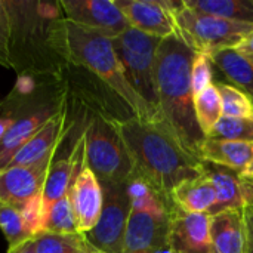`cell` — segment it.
<instances>
[{
    "instance_id": "32",
    "label": "cell",
    "mask_w": 253,
    "mask_h": 253,
    "mask_svg": "<svg viewBox=\"0 0 253 253\" xmlns=\"http://www.w3.org/2000/svg\"><path fill=\"white\" fill-rule=\"evenodd\" d=\"M9 43H10V18L4 0H0V65L10 68L9 62Z\"/></svg>"
},
{
    "instance_id": "18",
    "label": "cell",
    "mask_w": 253,
    "mask_h": 253,
    "mask_svg": "<svg viewBox=\"0 0 253 253\" xmlns=\"http://www.w3.org/2000/svg\"><path fill=\"white\" fill-rule=\"evenodd\" d=\"M212 253H248L245 209L227 211L212 216Z\"/></svg>"
},
{
    "instance_id": "13",
    "label": "cell",
    "mask_w": 253,
    "mask_h": 253,
    "mask_svg": "<svg viewBox=\"0 0 253 253\" xmlns=\"http://www.w3.org/2000/svg\"><path fill=\"white\" fill-rule=\"evenodd\" d=\"M68 104V93L25 111L22 117L9 129L6 136L0 141V170L6 169L16 151L27 144L56 113Z\"/></svg>"
},
{
    "instance_id": "39",
    "label": "cell",
    "mask_w": 253,
    "mask_h": 253,
    "mask_svg": "<svg viewBox=\"0 0 253 253\" xmlns=\"http://www.w3.org/2000/svg\"><path fill=\"white\" fill-rule=\"evenodd\" d=\"M252 208H253V203H252Z\"/></svg>"
},
{
    "instance_id": "29",
    "label": "cell",
    "mask_w": 253,
    "mask_h": 253,
    "mask_svg": "<svg viewBox=\"0 0 253 253\" xmlns=\"http://www.w3.org/2000/svg\"><path fill=\"white\" fill-rule=\"evenodd\" d=\"M206 138L253 144V119H233L222 116Z\"/></svg>"
},
{
    "instance_id": "22",
    "label": "cell",
    "mask_w": 253,
    "mask_h": 253,
    "mask_svg": "<svg viewBox=\"0 0 253 253\" xmlns=\"http://www.w3.org/2000/svg\"><path fill=\"white\" fill-rule=\"evenodd\" d=\"M211 61L225 74L231 83H234L233 86L242 89L253 99V65L245 56L231 47L212 55Z\"/></svg>"
},
{
    "instance_id": "20",
    "label": "cell",
    "mask_w": 253,
    "mask_h": 253,
    "mask_svg": "<svg viewBox=\"0 0 253 253\" xmlns=\"http://www.w3.org/2000/svg\"><path fill=\"white\" fill-rule=\"evenodd\" d=\"M205 170L215 187V196H216L215 205L209 212L211 216L227 211L248 208L245 188L237 173L219 166H213V165L208 166L206 163H205Z\"/></svg>"
},
{
    "instance_id": "12",
    "label": "cell",
    "mask_w": 253,
    "mask_h": 253,
    "mask_svg": "<svg viewBox=\"0 0 253 253\" xmlns=\"http://www.w3.org/2000/svg\"><path fill=\"white\" fill-rule=\"evenodd\" d=\"M129 25L141 33L166 39L178 34L170 0H114Z\"/></svg>"
},
{
    "instance_id": "11",
    "label": "cell",
    "mask_w": 253,
    "mask_h": 253,
    "mask_svg": "<svg viewBox=\"0 0 253 253\" xmlns=\"http://www.w3.org/2000/svg\"><path fill=\"white\" fill-rule=\"evenodd\" d=\"M56 153L30 166H13L0 170V203L18 208L40 196Z\"/></svg>"
},
{
    "instance_id": "23",
    "label": "cell",
    "mask_w": 253,
    "mask_h": 253,
    "mask_svg": "<svg viewBox=\"0 0 253 253\" xmlns=\"http://www.w3.org/2000/svg\"><path fill=\"white\" fill-rule=\"evenodd\" d=\"M188 9L228 21L253 24V0H182Z\"/></svg>"
},
{
    "instance_id": "4",
    "label": "cell",
    "mask_w": 253,
    "mask_h": 253,
    "mask_svg": "<svg viewBox=\"0 0 253 253\" xmlns=\"http://www.w3.org/2000/svg\"><path fill=\"white\" fill-rule=\"evenodd\" d=\"M65 40L70 65L86 68L95 74L130 108L135 117L142 120L160 119V114L129 84L111 39L65 19Z\"/></svg>"
},
{
    "instance_id": "8",
    "label": "cell",
    "mask_w": 253,
    "mask_h": 253,
    "mask_svg": "<svg viewBox=\"0 0 253 253\" xmlns=\"http://www.w3.org/2000/svg\"><path fill=\"white\" fill-rule=\"evenodd\" d=\"M104 203L93 230L84 234L87 243L105 253H123L125 233L132 211L127 182H101Z\"/></svg>"
},
{
    "instance_id": "33",
    "label": "cell",
    "mask_w": 253,
    "mask_h": 253,
    "mask_svg": "<svg viewBox=\"0 0 253 253\" xmlns=\"http://www.w3.org/2000/svg\"><path fill=\"white\" fill-rule=\"evenodd\" d=\"M240 182L243 184L245 188V196H246V202L248 206H252L253 203V162L240 173H237Z\"/></svg>"
},
{
    "instance_id": "28",
    "label": "cell",
    "mask_w": 253,
    "mask_h": 253,
    "mask_svg": "<svg viewBox=\"0 0 253 253\" xmlns=\"http://www.w3.org/2000/svg\"><path fill=\"white\" fill-rule=\"evenodd\" d=\"M0 230L7 240L9 248H15L33 239L19 211L6 203H0Z\"/></svg>"
},
{
    "instance_id": "14",
    "label": "cell",
    "mask_w": 253,
    "mask_h": 253,
    "mask_svg": "<svg viewBox=\"0 0 253 253\" xmlns=\"http://www.w3.org/2000/svg\"><path fill=\"white\" fill-rule=\"evenodd\" d=\"M68 199L74 212L79 233L86 234L93 230L101 216L104 193L101 182L86 166V163L74 176L68 191Z\"/></svg>"
},
{
    "instance_id": "38",
    "label": "cell",
    "mask_w": 253,
    "mask_h": 253,
    "mask_svg": "<svg viewBox=\"0 0 253 253\" xmlns=\"http://www.w3.org/2000/svg\"><path fill=\"white\" fill-rule=\"evenodd\" d=\"M84 253H105V252H101V251H98V249H95V248H92V246H90V248H89V249H87Z\"/></svg>"
},
{
    "instance_id": "34",
    "label": "cell",
    "mask_w": 253,
    "mask_h": 253,
    "mask_svg": "<svg viewBox=\"0 0 253 253\" xmlns=\"http://www.w3.org/2000/svg\"><path fill=\"white\" fill-rule=\"evenodd\" d=\"M242 56H245L253 65V30L234 47Z\"/></svg>"
},
{
    "instance_id": "19",
    "label": "cell",
    "mask_w": 253,
    "mask_h": 253,
    "mask_svg": "<svg viewBox=\"0 0 253 253\" xmlns=\"http://www.w3.org/2000/svg\"><path fill=\"white\" fill-rule=\"evenodd\" d=\"M199 157L208 165L240 173L253 162V144L205 138L199 150Z\"/></svg>"
},
{
    "instance_id": "24",
    "label": "cell",
    "mask_w": 253,
    "mask_h": 253,
    "mask_svg": "<svg viewBox=\"0 0 253 253\" xmlns=\"http://www.w3.org/2000/svg\"><path fill=\"white\" fill-rule=\"evenodd\" d=\"M194 114L206 138V135L222 117V99L216 84H209L194 96Z\"/></svg>"
},
{
    "instance_id": "27",
    "label": "cell",
    "mask_w": 253,
    "mask_h": 253,
    "mask_svg": "<svg viewBox=\"0 0 253 253\" xmlns=\"http://www.w3.org/2000/svg\"><path fill=\"white\" fill-rule=\"evenodd\" d=\"M222 99V116L233 119H253V99L242 89L219 83L216 84Z\"/></svg>"
},
{
    "instance_id": "35",
    "label": "cell",
    "mask_w": 253,
    "mask_h": 253,
    "mask_svg": "<svg viewBox=\"0 0 253 253\" xmlns=\"http://www.w3.org/2000/svg\"><path fill=\"white\" fill-rule=\"evenodd\" d=\"M246 227H248V253H253V208H245Z\"/></svg>"
},
{
    "instance_id": "7",
    "label": "cell",
    "mask_w": 253,
    "mask_h": 253,
    "mask_svg": "<svg viewBox=\"0 0 253 253\" xmlns=\"http://www.w3.org/2000/svg\"><path fill=\"white\" fill-rule=\"evenodd\" d=\"M162 39L141 33L132 27L111 39L113 47L133 90L159 113L156 87V52Z\"/></svg>"
},
{
    "instance_id": "37",
    "label": "cell",
    "mask_w": 253,
    "mask_h": 253,
    "mask_svg": "<svg viewBox=\"0 0 253 253\" xmlns=\"http://www.w3.org/2000/svg\"><path fill=\"white\" fill-rule=\"evenodd\" d=\"M154 253H172L170 252V249H169V246H163V248H160V249H157Z\"/></svg>"
},
{
    "instance_id": "16",
    "label": "cell",
    "mask_w": 253,
    "mask_h": 253,
    "mask_svg": "<svg viewBox=\"0 0 253 253\" xmlns=\"http://www.w3.org/2000/svg\"><path fill=\"white\" fill-rule=\"evenodd\" d=\"M68 104L56 113L34 136H31L25 145H22L7 168L13 166H30L56 153L61 142L67 136L68 127Z\"/></svg>"
},
{
    "instance_id": "26",
    "label": "cell",
    "mask_w": 253,
    "mask_h": 253,
    "mask_svg": "<svg viewBox=\"0 0 253 253\" xmlns=\"http://www.w3.org/2000/svg\"><path fill=\"white\" fill-rule=\"evenodd\" d=\"M43 231L58 234H74L79 233L74 212L68 199V194L53 202L44 209Z\"/></svg>"
},
{
    "instance_id": "15",
    "label": "cell",
    "mask_w": 253,
    "mask_h": 253,
    "mask_svg": "<svg viewBox=\"0 0 253 253\" xmlns=\"http://www.w3.org/2000/svg\"><path fill=\"white\" fill-rule=\"evenodd\" d=\"M168 221L165 215L132 209L125 233L123 253H154L168 246Z\"/></svg>"
},
{
    "instance_id": "21",
    "label": "cell",
    "mask_w": 253,
    "mask_h": 253,
    "mask_svg": "<svg viewBox=\"0 0 253 253\" xmlns=\"http://www.w3.org/2000/svg\"><path fill=\"white\" fill-rule=\"evenodd\" d=\"M215 197V187L205 170L202 176L178 185L170 194V202L184 213H209Z\"/></svg>"
},
{
    "instance_id": "17",
    "label": "cell",
    "mask_w": 253,
    "mask_h": 253,
    "mask_svg": "<svg viewBox=\"0 0 253 253\" xmlns=\"http://www.w3.org/2000/svg\"><path fill=\"white\" fill-rule=\"evenodd\" d=\"M84 165V139L83 130L68 148V151L58 157V153L50 165L47 172V178L43 188V202L44 209L52 205L53 202L59 200L61 197L67 196L71 187V182L77 172Z\"/></svg>"
},
{
    "instance_id": "10",
    "label": "cell",
    "mask_w": 253,
    "mask_h": 253,
    "mask_svg": "<svg viewBox=\"0 0 253 253\" xmlns=\"http://www.w3.org/2000/svg\"><path fill=\"white\" fill-rule=\"evenodd\" d=\"M209 213H184L169 209L168 246L172 253H212Z\"/></svg>"
},
{
    "instance_id": "9",
    "label": "cell",
    "mask_w": 253,
    "mask_h": 253,
    "mask_svg": "<svg viewBox=\"0 0 253 253\" xmlns=\"http://www.w3.org/2000/svg\"><path fill=\"white\" fill-rule=\"evenodd\" d=\"M68 22L114 39L130 25L114 0H59Z\"/></svg>"
},
{
    "instance_id": "5",
    "label": "cell",
    "mask_w": 253,
    "mask_h": 253,
    "mask_svg": "<svg viewBox=\"0 0 253 253\" xmlns=\"http://www.w3.org/2000/svg\"><path fill=\"white\" fill-rule=\"evenodd\" d=\"M84 163L99 182H127L133 175L129 151L114 125V119L92 114L83 127Z\"/></svg>"
},
{
    "instance_id": "2",
    "label": "cell",
    "mask_w": 253,
    "mask_h": 253,
    "mask_svg": "<svg viewBox=\"0 0 253 253\" xmlns=\"http://www.w3.org/2000/svg\"><path fill=\"white\" fill-rule=\"evenodd\" d=\"M114 125L132 159V176L148 182L166 200L170 202L178 185L205 173V162L191 154L163 120L132 116L114 119Z\"/></svg>"
},
{
    "instance_id": "25",
    "label": "cell",
    "mask_w": 253,
    "mask_h": 253,
    "mask_svg": "<svg viewBox=\"0 0 253 253\" xmlns=\"http://www.w3.org/2000/svg\"><path fill=\"white\" fill-rule=\"evenodd\" d=\"M36 245V253H84L90 245L84 234H58L42 231L33 237Z\"/></svg>"
},
{
    "instance_id": "36",
    "label": "cell",
    "mask_w": 253,
    "mask_h": 253,
    "mask_svg": "<svg viewBox=\"0 0 253 253\" xmlns=\"http://www.w3.org/2000/svg\"><path fill=\"white\" fill-rule=\"evenodd\" d=\"M7 253H36V245H34V240L30 239L15 248H9Z\"/></svg>"
},
{
    "instance_id": "3",
    "label": "cell",
    "mask_w": 253,
    "mask_h": 253,
    "mask_svg": "<svg viewBox=\"0 0 253 253\" xmlns=\"http://www.w3.org/2000/svg\"><path fill=\"white\" fill-rule=\"evenodd\" d=\"M194 52L176 34L162 39L156 52V87L160 119L179 142L194 156L205 141L196 114L191 90V62ZM200 159V157H199Z\"/></svg>"
},
{
    "instance_id": "1",
    "label": "cell",
    "mask_w": 253,
    "mask_h": 253,
    "mask_svg": "<svg viewBox=\"0 0 253 253\" xmlns=\"http://www.w3.org/2000/svg\"><path fill=\"white\" fill-rule=\"evenodd\" d=\"M10 18L9 62L18 76L62 77L67 61L65 16L59 1L4 0Z\"/></svg>"
},
{
    "instance_id": "6",
    "label": "cell",
    "mask_w": 253,
    "mask_h": 253,
    "mask_svg": "<svg viewBox=\"0 0 253 253\" xmlns=\"http://www.w3.org/2000/svg\"><path fill=\"white\" fill-rule=\"evenodd\" d=\"M178 34L196 53L209 58L224 49L236 47L251 31L253 24L222 19L213 15L188 9L184 1H170Z\"/></svg>"
},
{
    "instance_id": "31",
    "label": "cell",
    "mask_w": 253,
    "mask_h": 253,
    "mask_svg": "<svg viewBox=\"0 0 253 253\" xmlns=\"http://www.w3.org/2000/svg\"><path fill=\"white\" fill-rule=\"evenodd\" d=\"M30 231V234L34 237L43 231V222H44V202L43 194L22 203L16 208Z\"/></svg>"
},
{
    "instance_id": "30",
    "label": "cell",
    "mask_w": 253,
    "mask_h": 253,
    "mask_svg": "<svg viewBox=\"0 0 253 253\" xmlns=\"http://www.w3.org/2000/svg\"><path fill=\"white\" fill-rule=\"evenodd\" d=\"M213 73H212V61L205 53H196L193 56L191 62V71H190V80H191V90L196 96L203 89H206L209 84H212Z\"/></svg>"
}]
</instances>
